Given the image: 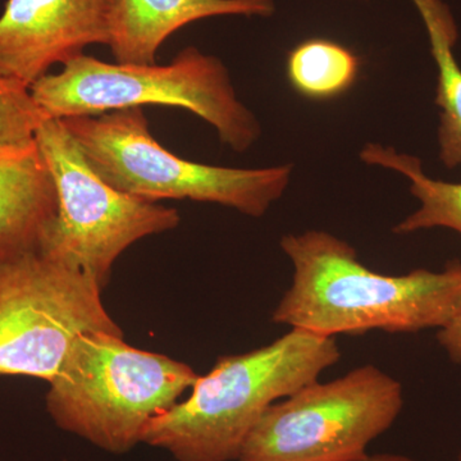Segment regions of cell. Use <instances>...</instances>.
Here are the masks:
<instances>
[{
	"mask_svg": "<svg viewBox=\"0 0 461 461\" xmlns=\"http://www.w3.org/2000/svg\"><path fill=\"white\" fill-rule=\"evenodd\" d=\"M114 2L7 0L0 14V76L30 89L89 45H108Z\"/></svg>",
	"mask_w": 461,
	"mask_h": 461,
	"instance_id": "9",
	"label": "cell"
},
{
	"mask_svg": "<svg viewBox=\"0 0 461 461\" xmlns=\"http://www.w3.org/2000/svg\"><path fill=\"white\" fill-rule=\"evenodd\" d=\"M438 68L436 104L439 113V159L447 168L461 166V68L454 57L457 29L447 5L420 12Z\"/></svg>",
	"mask_w": 461,
	"mask_h": 461,
	"instance_id": "13",
	"label": "cell"
},
{
	"mask_svg": "<svg viewBox=\"0 0 461 461\" xmlns=\"http://www.w3.org/2000/svg\"><path fill=\"white\" fill-rule=\"evenodd\" d=\"M357 461H414L411 457L402 456V455L395 454H377L369 455L366 454L363 459Z\"/></svg>",
	"mask_w": 461,
	"mask_h": 461,
	"instance_id": "17",
	"label": "cell"
},
{
	"mask_svg": "<svg viewBox=\"0 0 461 461\" xmlns=\"http://www.w3.org/2000/svg\"><path fill=\"white\" fill-rule=\"evenodd\" d=\"M339 359L335 339L297 329L249 353L220 357L186 400L149 421L141 444L177 461L239 460L267 409L318 381Z\"/></svg>",
	"mask_w": 461,
	"mask_h": 461,
	"instance_id": "2",
	"label": "cell"
},
{
	"mask_svg": "<svg viewBox=\"0 0 461 461\" xmlns=\"http://www.w3.org/2000/svg\"><path fill=\"white\" fill-rule=\"evenodd\" d=\"M36 147L53 177L58 213L41 251L81 269L105 287L112 267L126 249L148 236L176 229V209L115 190L87 165L60 120H47Z\"/></svg>",
	"mask_w": 461,
	"mask_h": 461,
	"instance_id": "7",
	"label": "cell"
},
{
	"mask_svg": "<svg viewBox=\"0 0 461 461\" xmlns=\"http://www.w3.org/2000/svg\"><path fill=\"white\" fill-rule=\"evenodd\" d=\"M402 406V384L375 366L314 381L267 409L238 461H357Z\"/></svg>",
	"mask_w": 461,
	"mask_h": 461,
	"instance_id": "8",
	"label": "cell"
},
{
	"mask_svg": "<svg viewBox=\"0 0 461 461\" xmlns=\"http://www.w3.org/2000/svg\"><path fill=\"white\" fill-rule=\"evenodd\" d=\"M187 364L130 346L123 335L75 339L50 382L47 411L60 429L111 454L141 444L149 421L198 381Z\"/></svg>",
	"mask_w": 461,
	"mask_h": 461,
	"instance_id": "3",
	"label": "cell"
},
{
	"mask_svg": "<svg viewBox=\"0 0 461 461\" xmlns=\"http://www.w3.org/2000/svg\"><path fill=\"white\" fill-rule=\"evenodd\" d=\"M281 248L294 276L273 312L275 323L335 338L441 330L461 313L460 262L441 272L381 275L360 263L344 240L315 230L285 235Z\"/></svg>",
	"mask_w": 461,
	"mask_h": 461,
	"instance_id": "1",
	"label": "cell"
},
{
	"mask_svg": "<svg viewBox=\"0 0 461 461\" xmlns=\"http://www.w3.org/2000/svg\"><path fill=\"white\" fill-rule=\"evenodd\" d=\"M459 461H461V453H460V455H459Z\"/></svg>",
	"mask_w": 461,
	"mask_h": 461,
	"instance_id": "18",
	"label": "cell"
},
{
	"mask_svg": "<svg viewBox=\"0 0 461 461\" xmlns=\"http://www.w3.org/2000/svg\"><path fill=\"white\" fill-rule=\"evenodd\" d=\"M47 120L99 115L142 105L186 109L212 124L222 144L244 153L262 127L242 104L220 58L185 48L169 65H123L81 56L30 87Z\"/></svg>",
	"mask_w": 461,
	"mask_h": 461,
	"instance_id": "4",
	"label": "cell"
},
{
	"mask_svg": "<svg viewBox=\"0 0 461 461\" xmlns=\"http://www.w3.org/2000/svg\"><path fill=\"white\" fill-rule=\"evenodd\" d=\"M47 121L32 91L0 76V157L36 148V132Z\"/></svg>",
	"mask_w": 461,
	"mask_h": 461,
	"instance_id": "15",
	"label": "cell"
},
{
	"mask_svg": "<svg viewBox=\"0 0 461 461\" xmlns=\"http://www.w3.org/2000/svg\"><path fill=\"white\" fill-rule=\"evenodd\" d=\"M60 121L103 181L149 202L190 199L262 217L293 175V165L240 169L182 159L154 139L141 107Z\"/></svg>",
	"mask_w": 461,
	"mask_h": 461,
	"instance_id": "5",
	"label": "cell"
},
{
	"mask_svg": "<svg viewBox=\"0 0 461 461\" xmlns=\"http://www.w3.org/2000/svg\"><path fill=\"white\" fill-rule=\"evenodd\" d=\"M102 291L87 273L41 250L0 260V375L50 382L81 335H123Z\"/></svg>",
	"mask_w": 461,
	"mask_h": 461,
	"instance_id": "6",
	"label": "cell"
},
{
	"mask_svg": "<svg viewBox=\"0 0 461 461\" xmlns=\"http://www.w3.org/2000/svg\"><path fill=\"white\" fill-rule=\"evenodd\" d=\"M437 341L451 362L461 364V313L450 324L438 330Z\"/></svg>",
	"mask_w": 461,
	"mask_h": 461,
	"instance_id": "16",
	"label": "cell"
},
{
	"mask_svg": "<svg viewBox=\"0 0 461 461\" xmlns=\"http://www.w3.org/2000/svg\"><path fill=\"white\" fill-rule=\"evenodd\" d=\"M360 60L353 51L327 39H309L288 53L291 86L308 99L338 98L357 81Z\"/></svg>",
	"mask_w": 461,
	"mask_h": 461,
	"instance_id": "14",
	"label": "cell"
},
{
	"mask_svg": "<svg viewBox=\"0 0 461 461\" xmlns=\"http://www.w3.org/2000/svg\"><path fill=\"white\" fill-rule=\"evenodd\" d=\"M57 213L56 185L38 147L0 157V260L41 250Z\"/></svg>",
	"mask_w": 461,
	"mask_h": 461,
	"instance_id": "11",
	"label": "cell"
},
{
	"mask_svg": "<svg viewBox=\"0 0 461 461\" xmlns=\"http://www.w3.org/2000/svg\"><path fill=\"white\" fill-rule=\"evenodd\" d=\"M275 0H115L108 47L123 65H154L167 39L189 23L220 16L271 17Z\"/></svg>",
	"mask_w": 461,
	"mask_h": 461,
	"instance_id": "10",
	"label": "cell"
},
{
	"mask_svg": "<svg viewBox=\"0 0 461 461\" xmlns=\"http://www.w3.org/2000/svg\"><path fill=\"white\" fill-rule=\"evenodd\" d=\"M360 159L366 165L402 173L411 182L412 196L420 200V208L393 227L396 235L439 227L461 236V182L433 180L424 173L418 158L373 142L360 151Z\"/></svg>",
	"mask_w": 461,
	"mask_h": 461,
	"instance_id": "12",
	"label": "cell"
}]
</instances>
